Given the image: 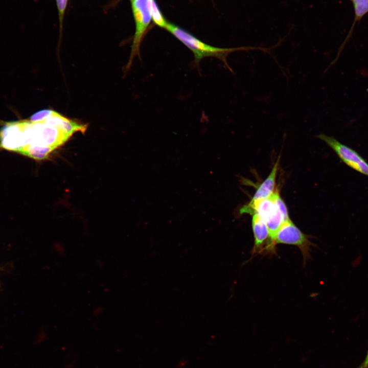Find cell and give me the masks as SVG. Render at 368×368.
I'll return each instance as SVG.
<instances>
[{"mask_svg":"<svg viewBox=\"0 0 368 368\" xmlns=\"http://www.w3.org/2000/svg\"><path fill=\"white\" fill-rule=\"evenodd\" d=\"M165 29L171 33L192 52L196 64H198L200 60L205 57H215L221 60L232 72L233 71L226 60L228 55L231 53L238 51H248L261 49L252 47L231 48L216 47L204 43L188 32L173 24L168 22Z\"/></svg>","mask_w":368,"mask_h":368,"instance_id":"obj_1","label":"cell"},{"mask_svg":"<svg viewBox=\"0 0 368 368\" xmlns=\"http://www.w3.org/2000/svg\"><path fill=\"white\" fill-rule=\"evenodd\" d=\"M133 17L135 21V31L131 46L130 55L126 68L129 69L133 58L140 57V45L151 19L152 0H130Z\"/></svg>","mask_w":368,"mask_h":368,"instance_id":"obj_2","label":"cell"},{"mask_svg":"<svg viewBox=\"0 0 368 368\" xmlns=\"http://www.w3.org/2000/svg\"><path fill=\"white\" fill-rule=\"evenodd\" d=\"M275 246L284 244L297 246L301 250L305 264L310 258L312 242L308 235L303 233L290 220L284 223L279 229L273 239Z\"/></svg>","mask_w":368,"mask_h":368,"instance_id":"obj_3","label":"cell"},{"mask_svg":"<svg viewBox=\"0 0 368 368\" xmlns=\"http://www.w3.org/2000/svg\"><path fill=\"white\" fill-rule=\"evenodd\" d=\"M258 214L266 223L269 230L272 246L275 249V246L273 244L274 237L285 221L275 201L274 192L270 197L256 205L254 210L253 214Z\"/></svg>","mask_w":368,"mask_h":368,"instance_id":"obj_4","label":"cell"},{"mask_svg":"<svg viewBox=\"0 0 368 368\" xmlns=\"http://www.w3.org/2000/svg\"><path fill=\"white\" fill-rule=\"evenodd\" d=\"M325 142L347 165L368 176V163L356 151L342 144L333 136L319 134L316 136Z\"/></svg>","mask_w":368,"mask_h":368,"instance_id":"obj_5","label":"cell"},{"mask_svg":"<svg viewBox=\"0 0 368 368\" xmlns=\"http://www.w3.org/2000/svg\"><path fill=\"white\" fill-rule=\"evenodd\" d=\"M279 158L273 166L270 173L257 189L250 201L239 210V213L253 214L256 205L270 197L275 191L276 177L279 168Z\"/></svg>","mask_w":368,"mask_h":368,"instance_id":"obj_6","label":"cell"},{"mask_svg":"<svg viewBox=\"0 0 368 368\" xmlns=\"http://www.w3.org/2000/svg\"><path fill=\"white\" fill-rule=\"evenodd\" d=\"M252 228L255 239L252 254L257 255L264 251L274 253L275 250L272 246L268 227L257 214H253Z\"/></svg>","mask_w":368,"mask_h":368,"instance_id":"obj_7","label":"cell"},{"mask_svg":"<svg viewBox=\"0 0 368 368\" xmlns=\"http://www.w3.org/2000/svg\"><path fill=\"white\" fill-rule=\"evenodd\" d=\"M352 1L354 11V18L349 33L342 44V45L344 44L343 46L352 35L356 23L360 21L368 13V0H352Z\"/></svg>","mask_w":368,"mask_h":368,"instance_id":"obj_8","label":"cell"},{"mask_svg":"<svg viewBox=\"0 0 368 368\" xmlns=\"http://www.w3.org/2000/svg\"><path fill=\"white\" fill-rule=\"evenodd\" d=\"M151 18L154 23L159 27L166 28L168 23L164 17L156 2L151 1Z\"/></svg>","mask_w":368,"mask_h":368,"instance_id":"obj_9","label":"cell"},{"mask_svg":"<svg viewBox=\"0 0 368 368\" xmlns=\"http://www.w3.org/2000/svg\"><path fill=\"white\" fill-rule=\"evenodd\" d=\"M56 1L58 9L60 29L61 30L68 0H56Z\"/></svg>","mask_w":368,"mask_h":368,"instance_id":"obj_10","label":"cell"},{"mask_svg":"<svg viewBox=\"0 0 368 368\" xmlns=\"http://www.w3.org/2000/svg\"><path fill=\"white\" fill-rule=\"evenodd\" d=\"M53 110L51 109H43L34 113L30 118V120L36 121L42 120L49 117Z\"/></svg>","mask_w":368,"mask_h":368,"instance_id":"obj_11","label":"cell"},{"mask_svg":"<svg viewBox=\"0 0 368 368\" xmlns=\"http://www.w3.org/2000/svg\"><path fill=\"white\" fill-rule=\"evenodd\" d=\"M356 368H368V351L363 362Z\"/></svg>","mask_w":368,"mask_h":368,"instance_id":"obj_12","label":"cell"},{"mask_svg":"<svg viewBox=\"0 0 368 368\" xmlns=\"http://www.w3.org/2000/svg\"><path fill=\"white\" fill-rule=\"evenodd\" d=\"M350 1H352V0H350Z\"/></svg>","mask_w":368,"mask_h":368,"instance_id":"obj_13","label":"cell"}]
</instances>
